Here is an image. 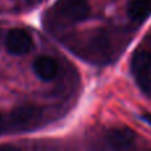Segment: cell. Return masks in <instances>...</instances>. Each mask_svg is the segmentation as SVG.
I'll list each match as a JSON object with an SVG mask.
<instances>
[{
	"mask_svg": "<svg viewBox=\"0 0 151 151\" xmlns=\"http://www.w3.org/2000/svg\"><path fill=\"white\" fill-rule=\"evenodd\" d=\"M90 7L86 0H68L63 5V15L70 21H82L89 16Z\"/></svg>",
	"mask_w": 151,
	"mask_h": 151,
	"instance_id": "5",
	"label": "cell"
},
{
	"mask_svg": "<svg viewBox=\"0 0 151 151\" xmlns=\"http://www.w3.org/2000/svg\"><path fill=\"white\" fill-rule=\"evenodd\" d=\"M7 127H9V125H8V117H4L0 113V135L7 130Z\"/></svg>",
	"mask_w": 151,
	"mask_h": 151,
	"instance_id": "9",
	"label": "cell"
},
{
	"mask_svg": "<svg viewBox=\"0 0 151 151\" xmlns=\"http://www.w3.org/2000/svg\"><path fill=\"white\" fill-rule=\"evenodd\" d=\"M5 48L13 56H24L33 49V40L25 29L13 28L5 37Z\"/></svg>",
	"mask_w": 151,
	"mask_h": 151,
	"instance_id": "2",
	"label": "cell"
},
{
	"mask_svg": "<svg viewBox=\"0 0 151 151\" xmlns=\"http://www.w3.org/2000/svg\"><path fill=\"white\" fill-rule=\"evenodd\" d=\"M135 133L130 127H117L111 129L106 134V143L113 149H127L135 142Z\"/></svg>",
	"mask_w": 151,
	"mask_h": 151,
	"instance_id": "4",
	"label": "cell"
},
{
	"mask_svg": "<svg viewBox=\"0 0 151 151\" xmlns=\"http://www.w3.org/2000/svg\"><path fill=\"white\" fill-rule=\"evenodd\" d=\"M33 72L36 76L42 81H52L57 77L60 66L58 63L50 56H39L35 58L33 64H32Z\"/></svg>",
	"mask_w": 151,
	"mask_h": 151,
	"instance_id": "3",
	"label": "cell"
},
{
	"mask_svg": "<svg viewBox=\"0 0 151 151\" xmlns=\"http://www.w3.org/2000/svg\"><path fill=\"white\" fill-rule=\"evenodd\" d=\"M127 15L134 21H143L151 15V0H130Z\"/></svg>",
	"mask_w": 151,
	"mask_h": 151,
	"instance_id": "7",
	"label": "cell"
},
{
	"mask_svg": "<svg viewBox=\"0 0 151 151\" xmlns=\"http://www.w3.org/2000/svg\"><path fill=\"white\" fill-rule=\"evenodd\" d=\"M135 81L142 93L151 98V76H138L135 77Z\"/></svg>",
	"mask_w": 151,
	"mask_h": 151,
	"instance_id": "8",
	"label": "cell"
},
{
	"mask_svg": "<svg viewBox=\"0 0 151 151\" xmlns=\"http://www.w3.org/2000/svg\"><path fill=\"white\" fill-rule=\"evenodd\" d=\"M141 118L145 121L146 123H149V125L151 126V113H143V114L141 115Z\"/></svg>",
	"mask_w": 151,
	"mask_h": 151,
	"instance_id": "10",
	"label": "cell"
},
{
	"mask_svg": "<svg viewBox=\"0 0 151 151\" xmlns=\"http://www.w3.org/2000/svg\"><path fill=\"white\" fill-rule=\"evenodd\" d=\"M41 119V107L25 104L15 107L8 114V125L16 130H28L37 125Z\"/></svg>",
	"mask_w": 151,
	"mask_h": 151,
	"instance_id": "1",
	"label": "cell"
},
{
	"mask_svg": "<svg viewBox=\"0 0 151 151\" xmlns=\"http://www.w3.org/2000/svg\"><path fill=\"white\" fill-rule=\"evenodd\" d=\"M131 70L134 73V77L151 76V52L137 50L131 58Z\"/></svg>",
	"mask_w": 151,
	"mask_h": 151,
	"instance_id": "6",
	"label": "cell"
}]
</instances>
